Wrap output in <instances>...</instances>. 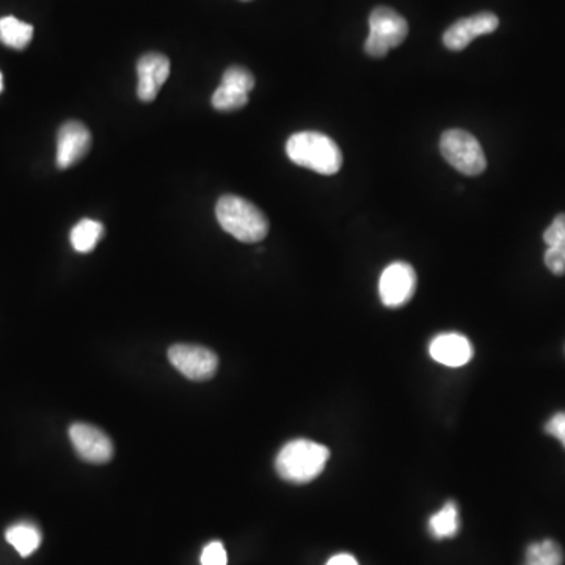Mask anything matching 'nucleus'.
Returning <instances> with one entry per match:
<instances>
[{"label":"nucleus","instance_id":"nucleus-23","mask_svg":"<svg viewBox=\"0 0 565 565\" xmlns=\"http://www.w3.org/2000/svg\"><path fill=\"white\" fill-rule=\"evenodd\" d=\"M545 432L562 443L565 448V412L555 413L545 424Z\"/></svg>","mask_w":565,"mask_h":565},{"label":"nucleus","instance_id":"nucleus-4","mask_svg":"<svg viewBox=\"0 0 565 565\" xmlns=\"http://www.w3.org/2000/svg\"><path fill=\"white\" fill-rule=\"evenodd\" d=\"M409 35V24L393 8L377 7L369 16V37L365 43L366 54L385 57L391 49L398 48Z\"/></svg>","mask_w":565,"mask_h":565},{"label":"nucleus","instance_id":"nucleus-19","mask_svg":"<svg viewBox=\"0 0 565 565\" xmlns=\"http://www.w3.org/2000/svg\"><path fill=\"white\" fill-rule=\"evenodd\" d=\"M222 84L230 85L250 95L255 88V77L244 66H231L223 73Z\"/></svg>","mask_w":565,"mask_h":565},{"label":"nucleus","instance_id":"nucleus-24","mask_svg":"<svg viewBox=\"0 0 565 565\" xmlns=\"http://www.w3.org/2000/svg\"><path fill=\"white\" fill-rule=\"evenodd\" d=\"M325 565H358V561L352 555L339 553V555L332 556Z\"/></svg>","mask_w":565,"mask_h":565},{"label":"nucleus","instance_id":"nucleus-2","mask_svg":"<svg viewBox=\"0 0 565 565\" xmlns=\"http://www.w3.org/2000/svg\"><path fill=\"white\" fill-rule=\"evenodd\" d=\"M330 459V449L319 443L297 438L278 452L275 468L281 479L292 484H308L318 478Z\"/></svg>","mask_w":565,"mask_h":565},{"label":"nucleus","instance_id":"nucleus-25","mask_svg":"<svg viewBox=\"0 0 565 565\" xmlns=\"http://www.w3.org/2000/svg\"><path fill=\"white\" fill-rule=\"evenodd\" d=\"M4 90V77H2V73H0V93Z\"/></svg>","mask_w":565,"mask_h":565},{"label":"nucleus","instance_id":"nucleus-14","mask_svg":"<svg viewBox=\"0 0 565 565\" xmlns=\"http://www.w3.org/2000/svg\"><path fill=\"white\" fill-rule=\"evenodd\" d=\"M427 529L435 540L456 537L460 531L459 506L456 501H448L440 511L435 512L427 522Z\"/></svg>","mask_w":565,"mask_h":565},{"label":"nucleus","instance_id":"nucleus-21","mask_svg":"<svg viewBox=\"0 0 565 565\" xmlns=\"http://www.w3.org/2000/svg\"><path fill=\"white\" fill-rule=\"evenodd\" d=\"M226 564H228V556H226L225 547L220 542H211L206 545L205 550L201 553V565Z\"/></svg>","mask_w":565,"mask_h":565},{"label":"nucleus","instance_id":"nucleus-1","mask_svg":"<svg viewBox=\"0 0 565 565\" xmlns=\"http://www.w3.org/2000/svg\"><path fill=\"white\" fill-rule=\"evenodd\" d=\"M286 154L300 167L321 175H335L343 167V153L335 140L321 132L305 131L291 135L286 142Z\"/></svg>","mask_w":565,"mask_h":565},{"label":"nucleus","instance_id":"nucleus-6","mask_svg":"<svg viewBox=\"0 0 565 565\" xmlns=\"http://www.w3.org/2000/svg\"><path fill=\"white\" fill-rule=\"evenodd\" d=\"M416 292V272L409 263L398 261L383 270L379 280V296L388 308H401Z\"/></svg>","mask_w":565,"mask_h":565},{"label":"nucleus","instance_id":"nucleus-20","mask_svg":"<svg viewBox=\"0 0 565 565\" xmlns=\"http://www.w3.org/2000/svg\"><path fill=\"white\" fill-rule=\"evenodd\" d=\"M544 241L548 247H565V214H559L545 231Z\"/></svg>","mask_w":565,"mask_h":565},{"label":"nucleus","instance_id":"nucleus-3","mask_svg":"<svg viewBox=\"0 0 565 565\" xmlns=\"http://www.w3.org/2000/svg\"><path fill=\"white\" fill-rule=\"evenodd\" d=\"M216 216L220 226L237 241L255 244L269 233V220L261 209L236 195H223L217 201Z\"/></svg>","mask_w":565,"mask_h":565},{"label":"nucleus","instance_id":"nucleus-22","mask_svg":"<svg viewBox=\"0 0 565 565\" xmlns=\"http://www.w3.org/2000/svg\"><path fill=\"white\" fill-rule=\"evenodd\" d=\"M545 264L555 275L565 274V247H548Z\"/></svg>","mask_w":565,"mask_h":565},{"label":"nucleus","instance_id":"nucleus-16","mask_svg":"<svg viewBox=\"0 0 565 565\" xmlns=\"http://www.w3.org/2000/svg\"><path fill=\"white\" fill-rule=\"evenodd\" d=\"M104 226L101 222L92 219H84L77 223L71 230V245L79 253L93 252V248L103 239Z\"/></svg>","mask_w":565,"mask_h":565},{"label":"nucleus","instance_id":"nucleus-12","mask_svg":"<svg viewBox=\"0 0 565 565\" xmlns=\"http://www.w3.org/2000/svg\"><path fill=\"white\" fill-rule=\"evenodd\" d=\"M429 354L440 365L460 368L473 358V346L470 339L460 333H442L432 339Z\"/></svg>","mask_w":565,"mask_h":565},{"label":"nucleus","instance_id":"nucleus-8","mask_svg":"<svg viewBox=\"0 0 565 565\" xmlns=\"http://www.w3.org/2000/svg\"><path fill=\"white\" fill-rule=\"evenodd\" d=\"M92 148V134L81 121H68L57 134V167L66 170L87 156Z\"/></svg>","mask_w":565,"mask_h":565},{"label":"nucleus","instance_id":"nucleus-9","mask_svg":"<svg viewBox=\"0 0 565 565\" xmlns=\"http://www.w3.org/2000/svg\"><path fill=\"white\" fill-rule=\"evenodd\" d=\"M70 438L77 454L85 462L107 463L113 457L112 440L92 424L77 423L70 427Z\"/></svg>","mask_w":565,"mask_h":565},{"label":"nucleus","instance_id":"nucleus-13","mask_svg":"<svg viewBox=\"0 0 565 565\" xmlns=\"http://www.w3.org/2000/svg\"><path fill=\"white\" fill-rule=\"evenodd\" d=\"M5 539L22 558H27L40 548L43 536L37 525L30 522H19L11 525L5 531Z\"/></svg>","mask_w":565,"mask_h":565},{"label":"nucleus","instance_id":"nucleus-5","mask_svg":"<svg viewBox=\"0 0 565 565\" xmlns=\"http://www.w3.org/2000/svg\"><path fill=\"white\" fill-rule=\"evenodd\" d=\"M440 151L446 162L467 176H478L487 168L481 143L470 132L449 129L440 139Z\"/></svg>","mask_w":565,"mask_h":565},{"label":"nucleus","instance_id":"nucleus-18","mask_svg":"<svg viewBox=\"0 0 565 565\" xmlns=\"http://www.w3.org/2000/svg\"><path fill=\"white\" fill-rule=\"evenodd\" d=\"M211 103L214 109L220 110V112L239 110L247 106L248 93L230 87V85L220 84L216 93L212 95Z\"/></svg>","mask_w":565,"mask_h":565},{"label":"nucleus","instance_id":"nucleus-10","mask_svg":"<svg viewBox=\"0 0 565 565\" xmlns=\"http://www.w3.org/2000/svg\"><path fill=\"white\" fill-rule=\"evenodd\" d=\"M498 26H500L498 16L484 11L454 22L443 35V43L449 51H462L476 38L495 32Z\"/></svg>","mask_w":565,"mask_h":565},{"label":"nucleus","instance_id":"nucleus-17","mask_svg":"<svg viewBox=\"0 0 565 565\" xmlns=\"http://www.w3.org/2000/svg\"><path fill=\"white\" fill-rule=\"evenodd\" d=\"M564 551L555 540L547 539L534 542L526 548L525 564L523 565H562Z\"/></svg>","mask_w":565,"mask_h":565},{"label":"nucleus","instance_id":"nucleus-11","mask_svg":"<svg viewBox=\"0 0 565 565\" xmlns=\"http://www.w3.org/2000/svg\"><path fill=\"white\" fill-rule=\"evenodd\" d=\"M137 74H139L137 95L143 103H151L170 76V60L159 52L145 54L137 62Z\"/></svg>","mask_w":565,"mask_h":565},{"label":"nucleus","instance_id":"nucleus-15","mask_svg":"<svg viewBox=\"0 0 565 565\" xmlns=\"http://www.w3.org/2000/svg\"><path fill=\"white\" fill-rule=\"evenodd\" d=\"M33 38V27L27 22L19 21L15 16L0 18V41L8 48H27Z\"/></svg>","mask_w":565,"mask_h":565},{"label":"nucleus","instance_id":"nucleus-7","mask_svg":"<svg viewBox=\"0 0 565 565\" xmlns=\"http://www.w3.org/2000/svg\"><path fill=\"white\" fill-rule=\"evenodd\" d=\"M168 360L190 380H209L216 374L219 358L203 346L176 344L168 350Z\"/></svg>","mask_w":565,"mask_h":565}]
</instances>
